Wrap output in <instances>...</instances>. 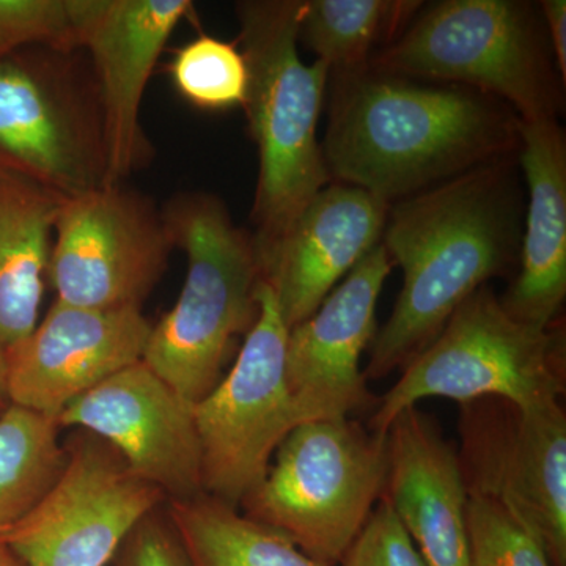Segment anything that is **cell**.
<instances>
[{
    "label": "cell",
    "instance_id": "cell-1",
    "mask_svg": "<svg viewBox=\"0 0 566 566\" xmlns=\"http://www.w3.org/2000/svg\"><path fill=\"white\" fill-rule=\"evenodd\" d=\"M322 145L331 181L394 205L520 147L506 104L460 85L420 84L371 66L331 73Z\"/></svg>",
    "mask_w": 566,
    "mask_h": 566
},
{
    "label": "cell",
    "instance_id": "cell-2",
    "mask_svg": "<svg viewBox=\"0 0 566 566\" xmlns=\"http://www.w3.org/2000/svg\"><path fill=\"white\" fill-rule=\"evenodd\" d=\"M510 158L390 205L381 244L403 271V289L368 348L365 378L406 367L468 297L515 262L523 210Z\"/></svg>",
    "mask_w": 566,
    "mask_h": 566
},
{
    "label": "cell",
    "instance_id": "cell-3",
    "mask_svg": "<svg viewBox=\"0 0 566 566\" xmlns=\"http://www.w3.org/2000/svg\"><path fill=\"white\" fill-rule=\"evenodd\" d=\"M234 10L249 70L243 109L259 150L251 219L260 256L331 182L316 136L331 70L297 52L303 0H243Z\"/></svg>",
    "mask_w": 566,
    "mask_h": 566
},
{
    "label": "cell",
    "instance_id": "cell-4",
    "mask_svg": "<svg viewBox=\"0 0 566 566\" xmlns=\"http://www.w3.org/2000/svg\"><path fill=\"white\" fill-rule=\"evenodd\" d=\"M163 216L188 271L177 303L153 324L142 360L196 405L221 381L234 340L256 322L262 271L252 233L218 196L175 193Z\"/></svg>",
    "mask_w": 566,
    "mask_h": 566
},
{
    "label": "cell",
    "instance_id": "cell-5",
    "mask_svg": "<svg viewBox=\"0 0 566 566\" xmlns=\"http://www.w3.org/2000/svg\"><path fill=\"white\" fill-rule=\"evenodd\" d=\"M534 7L515 0H442L420 7L371 57L381 73L472 88L521 122L557 120L560 76Z\"/></svg>",
    "mask_w": 566,
    "mask_h": 566
},
{
    "label": "cell",
    "instance_id": "cell-6",
    "mask_svg": "<svg viewBox=\"0 0 566 566\" xmlns=\"http://www.w3.org/2000/svg\"><path fill=\"white\" fill-rule=\"evenodd\" d=\"M387 474V434L349 417L305 422L238 510L319 566H337L385 495Z\"/></svg>",
    "mask_w": 566,
    "mask_h": 566
},
{
    "label": "cell",
    "instance_id": "cell-7",
    "mask_svg": "<svg viewBox=\"0 0 566 566\" xmlns=\"http://www.w3.org/2000/svg\"><path fill=\"white\" fill-rule=\"evenodd\" d=\"M564 394V327L557 323L542 329L520 322L483 286L457 308L433 344L403 367L368 428L386 434L395 417L427 398L464 405L494 397L532 408L562 401Z\"/></svg>",
    "mask_w": 566,
    "mask_h": 566
},
{
    "label": "cell",
    "instance_id": "cell-8",
    "mask_svg": "<svg viewBox=\"0 0 566 566\" xmlns=\"http://www.w3.org/2000/svg\"><path fill=\"white\" fill-rule=\"evenodd\" d=\"M77 52L36 46L0 61V166L63 197L106 185L98 88Z\"/></svg>",
    "mask_w": 566,
    "mask_h": 566
},
{
    "label": "cell",
    "instance_id": "cell-9",
    "mask_svg": "<svg viewBox=\"0 0 566 566\" xmlns=\"http://www.w3.org/2000/svg\"><path fill=\"white\" fill-rule=\"evenodd\" d=\"M259 304L233 367L193 405L203 494L232 509L263 482L275 450L300 424L285 376L289 327L264 282Z\"/></svg>",
    "mask_w": 566,
    "mask_h": 566
},
{
    "label": "cell",
    "instance_id": "cell-10",
    "mask_svg": "<svg viewBox=\"0 0 566 566\" xmlns=\"http://www.w3.org/2000/svg\"><path fill=\"white\" fill-rule=\"evenodd\" d=\"M48 282L61 303L140 308L175 249L163 210L123 185L65 197L54 223Z\"/></svg>",
    "mask_w": 566,
    "mask_h": 566
},
{
    "label": "cell",
    "instance_id": "cell-11",
    "mask_svg": "<svg viewBox=\"0 0 566 566\" xmlns=\"http://www.w3.org/2000/svg\"><path fill=\"white\" fill-rule=\"evenodd\" d=\"M50 493L0 531L24 566H106L126 536L167 497L139 479L103 439L77 430Z\"/></svg>",
    "mask_w": 566,
    "mask_h": 566
},
{
    "label": "cell",
    "instance_id": "cell-12",
    "mask_svg": "<svg viewBox=\"0 0 566 566\" xmlns=\"http://www.w3.org/2000/svg\"><path fill=\"white\" fill-rule=\"evenodd\" d=\"M461 406L457 450L468 493L497 499L566 566V415L562 401L520 408L502 398Z\"/></svg>",
    "mask_w": 566,
    "mask_h": 566
},
{
    "label": "cell",
    "instance_id": "cell-13",
    "mask_svg": "<svg viewBox=\"0 0 566 566\" xmlns=\"http://www.w3.org/2000/svg\"><path fill=\"white\" fill-rule=\"evenodd\" d=\"M77 50L91 62L106 144V185L144 169L155 156L142 128L145 88L191 0H70Z\"/></svg>",
    "mask_w": 566,
    "mask_h": 566
},
{
    "label": "cell",
    "instance_id": "cell-14",
    "mask_svg": "<svg viewBox=\"0 0 566 566\" xmlns=\"http://www.w3.org/2000/svg\"><path fill=\"white\" fill-rule=\"evenodd\" d=\"M57 424L103 439L134 474L163 491L167 501L203 494L193 405L144 360L74 400L57 417Z\"/></svg>",
    "mask_w": 566,
    "mask_h": 566
},
{
    "label": "cell",
    "instance_id": "cell-15",
    "mask_svg": "<svg viewBox=\"0 0 566 566\" xmlns=\"http://www.w3.org/2000/svg\"><path fill=\"white\" fill-rule=\"evenodd\" d=\"M392 268L385 245H376L289 331L285 376L300 424L346 419L371 405L360 359L378 333L376 304Z\"/></svg>",
    "mask_w": 566,
    "mask_h": 566
},
{
    "label": "cell",
    "instance_id": "cell-16",
    "mask_svg": "<svg viewBox=\"0 0 566 566\" xmlns=\"http://www.w3.org/2000/svg\"><path fill=\"white\" fill-rule=\"evenodd\" d=\"M151 326L140 308L95 311L55 300L7 353L11 405L57 422L74 400L144 359Z\"/></svg>",
    "mask_w": 566,
    "mask_h": 566
},
{
    "label": "cell",
    "instance_id": "cell-17",
    "mask_svg": "<svg viewBox=\"0 0 566 566\" xmlns=\"http://www.w3.org/2000/svg\"><path fill=\"white\" fill-rule=\"evenodd\" d=\"M389 210L364 189L331 181L259 256L263 282L289 331L314 315L338 282L381 244Z\"/></svg>",
    "mask_w": 566,
    "mask_h": 566
},
{
    "label": "cell",
    "instance_id": "cell-18",
    "mask_svg": "<svg viewBox=\"0 0 566 566\" xmlns=\"http://www.w3.org/2000/svg\"><path fill=\"white\" fill-rule=\"evenodd\" d=\"M386 497L427 566H469L463 474L455 447L419 408L387 430Z\"/></svg>",
    "mask_w": 566,
    "mask_h": 566
},
{
    "label": "cell",
    "instance_id": "cell-19",
    "mask_svg": "<svg viewBox=\"0 0 566 566\" xmlns=\"http://www.w3.org/2000/svg\"><path fill=\"white\" fill-rule=\"evenodd\" d=\"M520 163L528 203L521 270L501 303L531 326L558 323L566 297V140L557 120H520Z\"/></svg>",
    "mask_w": 566,
    "mask_h": 566
},
{
    "label": "cell",
    "instance_id": "cell-20",
    "mask_svg": "<svg viewBox=\"0 0 566 566\" xmlns=\"http://www.w3.org/2000/svg\"><path fill=\"white\" fill-rule=\"evenodd\" d=\"M63 199L0 166V345L7 353L40 322L51 238Z\"/></svg>",
    "mask_w": 566,
    "mask_h": 566
},
{
    "label": "cell",
    "instance_id": "cell-21",
    "mask_svg": "<svg viewBox=\"0 0 566 566\" xmlns=\"http://www.w3.org/2000/svg\"><path fill=\"white\" fill-rule=\"evenodd\" d=\"M191 566H319L285 536L208 495L166 501Z\"/></svg>",
    "mask_w": 566,
    "mask_h": 566
},
{
    "label": "cell",
    "instance_id": "cell-22",
    "mask_svg": "<svg viewBox=\"0 0 566 566\" xmlns=\"http://www.w3.org/2000/svg\"><path fill=\"white\" fill-rule=\"evenodd\" d=\"M420 7L412 0H303L297 40L331 73L365 69Z\"/></svg>",
    "mask_w": 566,
    "mask_h": 566
},
{
    "label": "cell",
    "instance_id": "cell-23",
    "mask_svg": "<svg viewBox=\"0 0 566 566\" xmlns=\"http://www.w3.org/2000/svg\"><path fill=\"white\" fill-rule=\"evenodd\" d=\"M59 430L22 406L0 415V531L28 515L61 476L69 455Z\"/></svg>",
    "mask_w": 566,
    "mask_h": 566
},
{
    "label": "cell",
    "instance_id": "cell-24",
    "mask_svg": "<svg viewBox=\"0 0 566 566\" xmlns=\"http://www.w3.org/2000/svg\"><path fill=\"white\" fill-rule=\"evenodd\" d=\"M169 73L178 95L197 109L244 107L249 70L234 43L200 33L175 52Z\"/></svg>",
    "mask_w": 566,
    "mask_h": 566
},
{
    "label": "cell",
    "instance_id": "cell-25",
    "mask_svg": "<svg viewBox=\"0 0 566 566\" xmlns=\"http://www.w3.org/2000/svg\"><path fill=\"white\" fill-rule=\"evenodd\" d=\"M469 566H553L531 527L491 495L468 493Z\"/></svg>",
    "mask_w": 566,
    "mask_h": 566
},
{
    "label": "cell",
    "instance_id": "cell-26",
    "mask_svg": "<svg viewBox=\"0 0 566 566\" xmlns=\"http://www.w3.org/2000/svg\"><path fill=\"white\" fill-rule=\"evenodd\" d=\"M36 46L80 51L70 0H0V61Z\"/></svg>",
    "mask_w": 566,
    "mask_h": 566
},
{
    "label": "cell",
    "instance_id": "cell-27",
    "mask_svg": "<svg viewBox=\"0 0 566 566\" xmlns=\"http://www.w3.org/2000/svg\"><path fill=\"white\" fill-rule=\"evenodd\" d=\"M337 566H427L397 513L382 495Z\"/></svg>",
    "mask_w": 566,
    "mask_h": 566
},
{
    "label": "cell",
    "instance_id": "cell-28",
    "mask_svg": "<svg viewBox=\"0 0 566 566\" xmlns=\"http://www.w3.org/2000/svg\"><path fill=\"white\" fill-rule=\"evenodd\" d=\"M115 557L117 566H191L164 505L136 524Z\"/></svg>",
    "mask_w": 566,
    "mask_h": 566
},
{
    "label": "cell",
    "instance_id": "cell-29",
    "mask_svg": "<svg viewBox=\"0 0 566 566\" xmlns=\"http://www.w3.org/2000/svg\"><path fill=\"white\" fill-rule=\"evenodd\" d=\"M551 33V51L556 55L557 73L562 84L566 81V2L565 0H543L538 7Z\"/></svg>",
    "mask_w": 566,
    "mask_h": 566
},
{
    "label": "cell",
    "instance_id": "cell-30",
    "mask_svg": "<svg viewBox=\"0 0 566 566\" xmlns=\"http://www.w3.org/2000/svg\"><path fill=\"white\" fill-rule=\"evenodd\" d=\"M11 405L9 395V359L7 352L0 345V415Z\"/></svg>",
    "mask_w": 566,
    "mask_h": 566
},
{
    "label": "cell",
    "instance_id": "cell-31",
    "mask_svg": "<svg viewBox=\"0 0 566 566\" xmlns=\"http://www.w3.org/2000/svg\"><path fill=\"white\" fill-rule=\"evenodd\" d=\"M0 566H24L22 565V562L20 558L14 556L13 553L3 545V543H0Z\"/></svg>",
    "mask_w": 566,
    "mask_h": 566
}]
</instances>
